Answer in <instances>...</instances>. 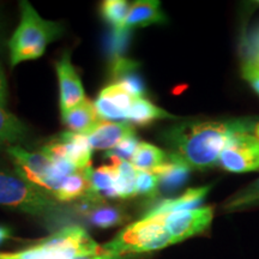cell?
<instances>
[{"label":"cell","instance_id":"cell-16","mask_svg":"<svg viewBox=\"0 0 259 259\" xmlns=\"http://www.w3.org/2000/svg\"><path fill=\"white\" fill-rule=\"evenodd\" d=\"M138 66L137 61L126 59V58L112 63V74L116 79V83L121 84L128 93H131L137 99L145 95V85L137 72Z\"/></svg>","mask_w":259,"mask_h":259},{"label":"cell","instance_id":"cell-12","mask_svg":"<svg viewBox=\"0 0 259 259\" xmlns=\"http://www.w3.org/2000/svg\"><path fill=\"white\" fill-rule=\"evenodd\" d=\"M79 210L92 225L99 228H111L121 225L127 220L124 209L103 204L102 199L84 198Z\"/></svg>","mask_w":259,"mask_h":259},{"label":"cell","instance_id":"cell-17","mask_svg":"<svg viewBox=\"0 0 259 259\" xmlns=\"http://www.w3.org/2000/svg\"><path fill=\"white\" fill-rule=\"evenodd\" d=\"M118 198V170L115 166H102L94 169L90 177V192L87 197L102 199Z\"/></svg>","mask_w":259,"mask_h":259},{"label":"cell","instance_id":"cell-2","mask_svg":"<svg viewBox=\"0 0 259 259\" xmlns=\"http://www.w3.org/2000/svg\"><path fill=\"white\" fill-rule=\"evenodd\" d=\"M61 202L17 173L0 170V205L45 220L61 223L69 220L70 211Z\"/></svg>","mask_w":259,"mask_h":259},{"label":"cell","instance_id":"cell-32","mask_svg":"<svg viewBox=\"0 0 259 259\" xmlns=\"http://www.w3.org/2000/svg\"><path fill=\"white\" fill-rule=\"evenodd\" d=\"M10 238H11V229L5 226H0V245L4 244Z\"/></svg>","mask_w":259,"mask_h":259},{"label":"cell","instance_id":"cell-7","mask_svg":"<svg viewBox=\"0 0 259 259\" xmlns=\"http://www.w3.org/2000/svg\"><path fill=\"white\" fill-rule=\"evenodd\" d=\"M218 164L234 173L259 170V138L254 132L236 135L223 149Z\"/></svg>","mask_w":259,"mask_h":259},{"label":"cell","instance_id":"cell-23","mask_svg":"<svg viewBox=\"0 0 259 259\" xmlns=\"http://www.w3.org/2000/svg\"><path fill=\"white\" fill-rule=\"evenodd\" d=\"M259 205V179L254 180L250 185L239 190L223 205L227 212L241 211Z\"/></svg>","mask_w":259,"mask_h":259},{"label":"cell","instance_id":"cell-31","mask_svg":"<svg viewBox=\"0 0 259 259\" xmlns=\"http://www.w3.org/2000/svg\"><path fill=\"white\" fill-rule=\"evenodd\" d=\"M78 259H134L132 255H116V254H101V255H94V257H85Z\"/></svg>","mask_w":259,"mask_h":259},{"label":"cell","instance_id":"cell-3","mask_svg":"<svg viewBox=\"0 0 259 259\" xmlns=\"http://www.w3.org/2000/svg\"><path fill=\"white\" fill-rule=\"evenodd\" d=\"M106 254L80 226L61 227L53 235L17 252L2 253L0 259H78Z\"/></svg>","mask_w":259,"mask_h":259},{"label":"cell","instance_id":"cell-4","mask_svg":"<svg viewBox=\"0 0 259 259\" xmlns=\"http://www.w3.org/2000/svg\"><path fill=\"white\" fill-rule=\"evenodd\" d=\"M61 35L59 23L46 21L28 2H21V22L9 41L11 66L40 58L48 45Z\"/></svg>","mask_w":259,"mask_h":259},{"label":"cell","instance_id":"cell-14","mask_svg":"<svg viewBox=\"0 0 259 259\" xmlns=\"http://www.w3.org/2000/svg\"><path fill=\"white\" fill-rule=\"evenodd\" d=\"M167 21L161 10V4L155 0H139L131 5L126 17L124 28L132 30L153 24H161Z\"/></svg>","mask_w":259,"mask_h":259},{"label":"cell","instance_id":"cell-15","mask_svg":"<svg viewBox=\"0 0 259 259\" xmlns=\"http://www.w3.org/2000/svg\"><path fill=\"white\" fill-rule=\"evenodd\" d=\"M191 168L173 155L168 154L166 163L158 167L153 173L158 178L160 187L166 192L180 189L186 183Z\"/></svg>","mask_w":259,"mask_h":259},{"label":"cell","instance_id":"cell-20","mask_svg":"<svg viewBox=\"0 0 259 259\" xmlns=\"http://www.w3.org/2000/svg\"><path fill=\"white\" fill-rule=\"evenodd\" d=\"M27 137V126L17 116L0 107V143L12 147L24 142Z\"/></svg>","mask_w":259,"mask_h":259},{"label":"cell","instance_id":"cell-24","mask_svg":"<svg viewBox=\"0 0 259 259\" xmlns=\"http://www.w3.org/2000/svg\"><path fill=\"white\" fill-rule=\"evenodd\" d=\"M242 76L246 80L259 79V28L252 32L246 42Z\"/></svg>","mask_w":259,"mask_h":259},{"label":"cell","instance_id":"cell-34","mask_svg":"<svg viewBox=\"0 0 259 259\" xmlns=\"http://www.w3.org/2000/svg\"><path fill=\"white\" fill-rule=\"evenodd\" d=\"M254 135L257 136V137L259 138V122H258V125H257V127H255V131H254Z\"/></svg>","mask_w":259,"mask_h":259},{"label":"cell","instance_id":"cell-28","mask_svg":"<svg viewBox=\"0 0 259 259\" xmlns=\"http://www.w3.org/2000/svg\"><path fill=\"white\" fill-rule=\"evenodd\" d=\"M136 187H137V194L144 197H154L160 187L158 178L151 171L138 170Z\"/></svg>","mask_w":259,"mask_h":259},{"label":"cell","instance_id":"cell-18","mask_svg":"<svg viewBox=\"0 0 259 259\" xmlns=\"http://www.w3.org/2000/svg\"><path fill=\"white\" fill-rule=\"evenodd\" d=\"M211 186L196 187V189L186 190L181 196L174 199H166L158 203L148 213H166L174 211H183V210L197 209V206L203 202L206 194L209 193Z\"/></svg>","mask_w":259,"mask_h":259},{"label":"cell","instance_id":"cell-29","mask_svg":"<svg viewBox=\"0 0 259 259\" xmlns=\"http://www.w3.org/2000/svg\"><path fill=\"white\" fill-rule=\"evenodd\" d=\"M139 143H141V142L136 138V136H134V137L126 138L125 141H122L120 144L116 145L114 149L107 151L106 157H108L109 160H112V158H116V160L131 162L132 158H134L136 150H137Z\"/></svg>","mask_w":259,"mask_h":259},{"label":"cell","instance_id":"cell-10","mask_svg":"<svg viewBox=\"0 0 259 259\" xmlns=\"http://www.w3.org/2000/svg\"><path fill=\"white\" fill-rule=\"evenodd\" d=\"M56 70L59 80L60 89V108L61 113L69 111L85 101L82 82L76 69L71 63L69 53H64L63 57L56 63Z\"/></svg>","mask_w":259,"mask_h":259},{"label":"cell","instance_id":"cell-33","mask_svg":"<svg viewBox=\"0 0 259 259\" xmlns=\"http://www.w3.org/2000/svg\"><path fill=\"white\" fill-rule=\"evenodd\" d=\"M251 83V85L253 87V89L259 94V79H251L248 80Z\"/></svg>","mask_w":259,"mask_h":259},{"label":"cell","instance_id":"cell-22","mask_svg":"<svg viewBox=\"0 0 259 259\" xmlns=\"http://www.w3.org/2000/svg\"><path fill=\"white\" fill-rule=\"evenodd\" d=\"M111 162L118 170V198H134L137 196L136 180L138 169L128 161L112 158Z\"/></svg>","mask_w":259,"mask_h":259},{"label":"cell","instance_id":"cell-9","mask_svg":"<svg viewBox=\"0 0 259 259\" xmlns=\"http://www.w3.org/2000/svg\"><path fill=\"white\" fill-rule=\"evenodd\" d=\"M161 215L173 244H177L208 229L213 219V209L211 206H205Z\"/></svg>","mask_w":259,"mask_h":259},{"label":"cell","instance_id":"cell-6","mask_svg":"<svg viewBox=\"0 0 259 259\" xmlns=\"http://www.w3.org/2000/svg\"><path fill=\"white\" fill-rule=\"evenodd\" d=\"M169 245L174 244L161 213H147L103 245V250L109 254L134 255L161 250Z\"/></svg>","mask_w":259,"mask_h":259},{"label":"cell","instance_id":"cell-1","mask_svg":"<svg viewBox=\"0 0 259 259\" xmlns=\"http://www.w3.org/2000/svg\"><path fill=\"white\" fill-rule=\"evenodd\" d=\"M258 122L247 119L227 121H185L171 126L163 135V141L176 156L194 169L216 166L220 155L233 137L254 132Z\"/></svg>","mask_w":259,"mask_h":259},{"label":"cell","instance_id":"cell-13","mask_svg":"<svg viewBox=\"0 0 259 259\" xmlns=\"http://www.w3.org/2000/svg\"><path fill=\"white\" fill-rule=\"evenodd\" d=\"M61 114H63V122L71 132L85 136H88L102 121L96 111L95 103L88 99Z\"/></svg>","mask_w":259,"mask_h":259},{"label":"cell","instance_id":"cell-5","mask_svg":"<svg viewBox=\"0 0 259 259\" xmlns=\"http://www.w3.org/2000/svg\"><path fill=\"white\" fill-rule=\"evenodd\" d=\"M16 173L56 198L65 178L79 169L65 160H53L42 151H28L19 145L8 147Z\"/></svg>","mask_w":259,"mask_h":259},{"label":"cell","instance_id":"cell-26","mask_svg":"<svg viewBox=\"0 0 259 259\" xmlns=\"http://www.w3.org/2000/svg\"><path fill=\"white\" fill-rule=\"evenodd\" d=\"M130 41H131V30L125 28L113 29L106 40V50L111 57L112 63L125 58L124 54Z\"/></svg>","mask_w":259,"mask_h":259},{"label":"cell","instance_id":"cell-21","mask_svg":"<svg viewBox=\"0 0 259 259\" xmlns=\"http://www.w3.org/2000/svg\"><path fill=\"white\" fill-rule=\"evenodd\" d=\"M167 160L168 154L162 151L161 149L150 143H147V142H141L131 163L134 164L136 169L153 173L158 167L166 163Z\"/></svg>","mask_w":259,"mask_h":259},{"label":"cell","instance_id":"cell-25","mask_svg":"<svg viewBox=\"0 0 259 259\" xmlns=\"http://www.w3.org/2000/svg\"><path fill=\"white\" fill-rule=\"evenodd\" d=\"M131 5L124 0H107L102 3L101 12L103 18L114 29L124 28Z\"/></svg>","mask_w":259,"mask_h":259},{"label":"cell","instance_id":"cell-30","mask_svg":"<svg viewBox=\"0 0 259 259\" xmlns=\"http://www.w3.org/2000/svg\"><path fill=\"white\" fill-rule=\"evenodd\" d=\"M6 100H8V85H6L5 74L0 66V107L5 108Z\"/></svg>","mask_w":259,"mask_h":259},{"label":"cell","instance_id":"cell-27","mask_svg":"<svg viewBox=\"0 0 259 259\" xmlns=\"http://www.w3.org/2000/svg\"><path fill=\"white\" fill-rule=\"evenodd\" d=\"M100 95L106 97L111 101L115 107H118L121 112L125 113V115L127 114V111L130 107L132 106V103L137 97H135L131 93H128L121 84L114 83L111 85L106 87L105 89L101 90Z\"/></svg>","mask_w":259,"mask_h":259},{"label":"cell","instance_id":"cell-19","mask_svg":"<svg viewBox=\"0 0 259 259\" xmlns=\"http://www.w3.org/2000/svg\"><path fill=\"white\" fill-rule=\"evenodd\" d=\"M166 118L170 119L174 116L164 109L154 105L153 102L145 100L144 97L136 99L126 114V121L139 126H147L151 122Z\"/></svg>","mask_w":259,"mask_h":259},{"label":"cell","instance_id":"cell-11","mask_svg":"<svg viewBox=\"0 0 259 259\" xmlns=\"http://www.w3.org/2000/svg\"><path fill=\"white\" fill-rule=\"evenodd\" d=\"M135 135V127L130 122L102 120L87 137L92 149L109 151L126 138L134 137Z\"/></svg>","mask_w":259,"mask_h":259},{"label":"cell","instance_id":"cell-8","mask_svg":"<svg viewBox=\"0 0 259 259\" xmlns=\"http://www.w3.org/2000/svg\"><path fill=\"white\" fill-rule=\"evenodd\" d=\"M42 153L53 160H65L79 169L92 168L93 149L85 135L63 132L42 148Z\"/></svg>","mask_w":259,"mask_h":259}]
</instances>
